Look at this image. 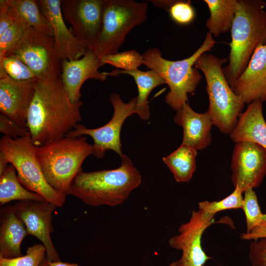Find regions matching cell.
<instances>
[{"instance_id":"ba28073f","label":"cell","mask_w":266,"mask_h":266,"mask_svg":"<svg viewBox=\"0 0 266 266\" xmlns=\"http://www.w3.org/2000/svg\"><path fill=\"white\" fill-rule=\"evenodd\" d=\"M148 4L133 0H104L102 26L94 48L98 57L118 52L127 35L145 22Z\"/></svg>"},{"instance_id":"8fae6325","label":"cell","mask_w":266,"mask_h":266,"mask_svg":"<svg viewBox=\"0 0 266 266\" xmlns=\"http://www.w3.org/2000/svg\"><path fill=\"white\" fill-rule=\"evenodd\" d=\"M61 7L72 33L93 50L102 29L104 0H61Z\"/></svg>"},{"instance_id":"4dcf8cb0","label":"cell","mask_w":266,"mask_h":266,"mask_svg":"<svg viewBox=\"0 0 266 266\" xmlns=\"http://www.w3.org/2000/svg\"><path fill=\"white\" fill-rule=\"evenodd\" d=\"M0 67L11 78L17 81L37 79L33 71L21 60L10 55H6L0 60Z\"/></svg>"},{"instance_id":"60d3db41","label":"cell","mask_w":266,"mask_h":266,"mask_svg":"<svg viewBox=\"0 0 266 266\" xmlns=\"http://www.w3.org/2000/svg\"><path fill=\"white\" fill-rule=\"evenodd\" d=\"M168 266H192L181 258L172 262Z\"/></svg>"},{"instance_id":"5bb4252c","label":"cell","mask_w":266,"mask_h":266,"mask_svg":"<svg viewBox=\"0 0 266 266\" xmlns=\"http://www.w3.org/2000/svg\"><path fill=\"white\" fill-rule=\"evenodd\" d=\"M214 217L200 209L193 210L189 221L179 227L178 234L168 240L172 248L182 252L180 258L192 266H204L211 258L202 249L201 238L214 222Z\"/></svg>"},{"instance_id":"484cf974","label":"cell","mask_w":266,"mask_h":266,"mask_svg":"<svg viewBox=\"0 0 266 266\" xmlns=\"http://www.w3.org/2000/svg\"><path fill=\"white\" fill-rule=\"evenodd\" d=\"M45 200L38 194L25 188L19 182L16 170L9 164L0 175V204L3 205L13 200Z\"/></svg>"},{"instance_id":"83f0119b","label":"cell","mask_w":266,"mask_h":266,"mask_svg":"<svg viewBox=\"0 0 266 266\" xmlns=\"http://www.w3.org/2000/svg\"><path fill=\"white\" fill-rule=\"evenodd\" d=\"M243 193L238 187L225 198L219 200L209 201L204 200L199 203V209L215 215L216 213L226 210L242 208Z\"/></svg>"},{"instance_id":"e575fe53","label":"cell","mask_w":266,"mask_h":266,"mask_svg":"<svg viewBox=\"0 0 266 266\" xmlns=\"http://www.w3.org/2000/svg\"><path fill=\"white\" fill-rule=\"evenodd\" d=\"M249 258L252 266H266V238L252 240Z\"/></svg>"},{"instance_id":"ab89813d","label":"cell","mask_w":266,"mask_h":266,"mask_svg":"<svg viewBox=\"0 0 266 266\" xmlns=\"http://www.w3.org/2000/svg\"><path fill=\"white\" fill-rule=\"evenodd\" d=\"M48 263L49 266H78L77 264L64 263L61 262L60 260L55 262L48 261Z\"/></svg>"},{"instance_id":"6da1fadb","label":"cell","mask_w":266,"mask_h":266,"mask_svg":"<svg viewBox=\"0 0 266 266\" xmlns=\"http://www.w3.org/2000/svg\"><path fill=\"white\" fill-rule=\"evenodd\" d=\"M83 102L73 103L60 77L37 80L27 117V128L36 146L62 138L82 120Z\"/></svg>"},{"instance_id":"7c38bea8","label":"cell","mask_w":266,"mask_h":266,"mask_svg":"<svg viewBox=\"0 0 266 266\" xmlns=\"http://www.w3.org/2000/svg\"><path fill=\"white\" fill-rule=\"evenodd\" d=\"M232 181L243 193L259 187L266 174V149L250 141L235 143L232 157Z\"/></svg>"},{"instance_id":"603a6c76","label":"cell","mask_w":266,"mask_h":266,"mask_svg":"<svg viewBox=\"0 0 266 266\" xmlns=\"http://www.w3.org/2000/svg\"><path fill=\"white\" fill-rule=\"evenodd\" d=\"M121 74L130 75L134 79L138 89L135 114L142 120H149L150 113L148 98L155 87L166 84L165 80L158 73L153 70L143 71L138 69L131 71L115 69L108 72V76H112Z\"/></svg>"},{"instance_id":"f35d334b","label":"cell","mask_w":266,"mask_h":266,"mask_svg":"<svg viewBox=\"0 0 266 266\" xmlns=\"http://www.w3.org/2000/svg\"><path fill=\"white\" fill-rule=\"evenodd\" d=\"M10 164L4 155L0 152V175L4 171Z\"/></svg>"},{"instance_id":"836d02e7","label":"cell","mask_w":266,"mask_h":266,"mask_svg":"<svg viewBox=\"0 0 266 266\" xmlns=\"http://www.w3.org/2000/svg\"><path fill=\"white\" fill-rule=\"evenodd\" d=\"M0 132L5 136L17 139L30 135L28 129L18 125L7 116L0 114Z\"/></svg>"},{"instance_id":"f546056e","label":"cell","mask_w":266,"mask_h":266,"mask_svg":"<svg viewBox=\"0 0 266 266\" xmlns=\"http://www.w3.org/2000/svg\"><path fill=\"white\" fill-rule=\"evenodd\" d=\"M242 209L246 222V233L250 232L261 221L263 214L258 203V198L253 189H248L244 193Z\"/></svg>"},{"instance_id":"cb8c5ba5","label":"cell","mask_w":266,"mask_h":266,"mask_svg":"<svg viewBox=\"0 0 266 266\" xmlns=\"http://www.w3.org/2000/svg\"><path fill=\"white\" fill-rule=\"evenodd\" d=\"M210 15L206 22L208 32L214 36L231 30L236 12L237 0H204Z\"/></svg>"},{"instance_id":"f1b7e54d","label":"cell","mask_w":266,"mask_h":266,"mask_svg":"<svg viewBox=\"0 0 266 266\" xmlns=\"http://www.w3.org/2000/svg\"><path fill=\"white\" fill-rule=\"evenodd\" d=\"M45 255L44 246L36 244L28 247L24 256L11 259L0 257V266H40L45 259Z\"/></svg>"},{"instance_id":"ac0fdd59","label":"cell","mask_w":266,"mask_h":266,"mask_svg":"<svg viewBox=\"0 0 266 266\" xmlns=\"http://www.w3.org/2000/svg\"><path fill=\"white\" fill-rule=\"evenodd\" d=\"M231 88L245 104L256 100L266 101V44L255 49L245 70Z\"/></svg>"},{"instance_id":"30bf717a","label":"cell","mask_w":266,"mask_h":266,"mask_svg":"<svg viewBox=\"0 0 266 266\" xmlns=\"http://www.w3.org/2000/svg\"><path fill=\"white\" fill-rule=\"evenodd\" d=\"M109 99L113 108V114L108 123L95 129H89L78 124L66 135L90 136L94 141L92 155L99 159L104 157L107 150L114 151L120 157L124 155L120 139L121 129L126 119L135 114L136 97L133 98L126 103L118 94L114 93L110 95Z\"/></svg>"},{"instance_id":"3957f363","label":"cell","mask_w":266,"mask_h":266,"mask_svg":"<svg viewBox=\"0 0 266 266\" xmlns=\"http://www.w3.org/2000/svg\"><path fill=\"white\" fill-rule=\"evenodd\" d=\"M231 32L229 64L223 70L231 87L245 70L257 47L266 44V2L237 0Z\"/></svg>"},{"instance_id":"8992f818","label":"cell","mask_w":266,"mask_h":266,"mask_svg":"<svg viewBox=\"0 0 266 266\" xmlns=\"http://www.w3.org/2000/svg\"><path fill=\"white\" fill-rule=\"evenodd\" d=\"M226 58L220 59L212 54L203 53L194 66L203 73L206 82L210 115L213 125L225 134L234 129L245 103L233 91L223 73V65Z\"/></svg>"},{"instance_id":"d4e9b609","label":"cell","mask_w":266,"mask_h":266,"mask_svg":"<svg viewBox=\"0 0 266 266\" xmlns=\"http://www.w3.org/2000/svg\"><path fill=\"white\" fill-rule=\"evenodd\" d=\"M197 150L188 145H181L168 156L163 158L178 182H188L196 169Z\"/></svg>"},{"instance_id":"d6a6232c","label":"cell","mask_w":266,"mask_h":266,"mask_svg":"<svg viewBox=\"0 0 266 266\" xmlns=\"http://www.w3.org/2000/svg\"><path fill=\"white\" fill-rule=\"evenodd\" d=\"M26 28L23 25L14 22L0 35V60L19 40Z\"/></svg>"},{"instance_id":"74e56055","label":"cell","mask_w":266,"mask_h":266,"mask_svg":"<svg viewBox=\"0 0 266 266\" xmlns=\"http://www.w3.org/2000/svg\"><path fill=\"white\" fill-rule=\"evenodd\" d=\"M175 1L176 0H151V2L156 6L165 9H168V10Z\"/></svg>"},{"instance_id":"e0dca14e","label":"cell","mask_w":266,"mask_h":266,"mask_svg":"<svg viewBox=\"0 0 266 266\" xmlns=\"http://www.w3.org/2000/svg\"><path fill=\"white\" fill-rule=\"evenodd\" d=\"M38 2L53 29L55 52L59 60H76L83 57L88 49L65 24L61 7V0H39Z\"/></svg>"},{"instance_id":"2e32d148","label":"cell","mask_w":266,"mask_h":266,"mask_svg":"<svg viewBox=\"0 0 266 266\" xmlns=\"http://www.w3.org/2000/svg\"><path fill=\"white\" fill-rule=\"evenodd\" d=\"M100 57L91 49H88L85 54L76 60H62L61 61L62 73L60 79L71 101L75 103L80 100L81 89L88 79L105 81L107 72H100L102 66Z\"/></svg>"},{"instance_id":"5b68a950","label":"cell","mask_w":266,"mask_h":266,"mask_svg":"<svg viewBox=\"0 0 266 266\" xmlns=\"http://www.w3.org/2000/svg\"><path fill=\"white\" fill-rule=\"evenodd\" d=\"M215 44L212 35L207 33L201 46L190 57L170 61L163 57L156 48L142 54L144 65L158 73L169 88L165 101L172 109L177 110L188 102V94L194 93L202 78L198 69L193 66L198 58L211 50Z\"/></svg>"},{"instance_id":"d590c367","label":"cell","mask_w":266,"mask_h":266,"mask_svg":"<svg viewBox=\"0 0 266 266\" xmlns=\"http://www.w3.org/2000/svg\"><path fill=\"white\" fill-rule=\"evenodd\" d=\"M240 238L246 240L266 238V213L263 214L261 222L250 232L241 234Z\"/></svg>"},{"instance_id":"44dd1931","label":"cell","mask_w":266,"mask_h":266,"mask_svg":"<svg viewBox=\"0 0 266 266\" xmlns=\"http://www.w3.org/2000/svg\"><path fill=\"white\" fill-rule=\"evenodd\" d=\"M27 235L26 226L12 205L3 207L0 210V257L11 259L22 256L21 244Z\"/></svg>"},{"instance_id":"ffe728a7","label":"cell","mask_w":266,"mask_h":266,"mask_svg":"<svg viewBox=\"0 0 266 266\" xmlns=\"http://www.w3.org/2000/svg\"><path fill=\"white\" fill-rule=\"evenodd\" d=\"M234 142L250 141L266 149V122L263 114V102L256 100L248 104L230 134Z\"/></svg>"},{"instance_id":"7402d4cb","label":"cell","mask_w":266,"mask_h":266,"mask_svg":"<svg viewBox=\"0 0 266 266\" xmlns=\"http://www.w3.org/2000/svg\"><path fill=\"white\" fill-rule=\"evenodd\" d=\"M8 13L14 22L53 36V31L38 0H6Z\"/></svg>"},{"instance_id":"1f68e13d","label":"cell","mask_w":266,"mask_h":266,"mask_svg":"<svg viewBox=\"0 0 266 266\" xmlns=\"http://www.w3.org/2000/svg\"><path fill=\"white\" fill-rule=\"evenodd\" d=\"M171 19L180 25H187L195 17V10L190 1L176 0L168 10Z\"/></svg>"},{"instance_id":"52a82bcc","label":"cell","mask_w":266,"mask_h":266,"mask_svg":"<svg viewBox=\"0 0 266 266\" xmlns=\"http://www.w3.org/2000/svg\"><path fill=\"white\" fill-rule=\"evenodd\" d=\"M0 152L15 167L18 180L25 188L57 207L64 205L66 196L47 182L30 135L17 139L3 136L0 140Z\"/></svg>"},{"instance_id":"7a4b0ae2","label":"cell","mask_w":266,"mask_h":266,"mask_svg":"<svg viewBox=\"0 0 266 266\" xmlns=\"http://www.w3.org/2000/svg\"><path fill=\"white\" fill-rule=\"evenodd\" d=\"M119 167L91 172L81 170L73 179L69 195L85 204L99 206L121 204L141 183V176L125 154Z\"/></svg>"},{"instance_id":"277c9868","label":"cell","mask_w":266,"mask_h":266,"mask_svg":"<svg viewBox=\"0 0 266 266\" xmlns=\"http://www.w3.org/2000/svg\"><path fill=\"white\" fill-rule=\"evenodd\" d=\"M37 158L49 185L57 191L69 195L71 184L82 170L85 160L93 153L85 136L62 138L36 146Z\"/></svg>"},{"instance_id":"4fadbf2b","label":"cell","mask_w":266,"mask_h":266,"mask_svg":"<svg viewBox=\"0 0 266 266\" xmlns=\"http://www.w3.org/2000/svg\"><path fill=\"white\" fill-rule=\"evenodd\" d=\"M58 207L46 200L18 201L12 205L15 214L24 223L28 235H32L41 242L46 249V260L60 261L59 255L51 238L54 231L52 213Z\"/></svg>"},{"instance_id":"9a60e30c","label":"cell","mask_w":266,"mask_h":266,"mask_svg":"<svg viewBox=\"0 0 266 266\" xmlns=\"http://www.w3.org/2000/svg\"><path fill=\"white\" fill-rule=\"evenodd\" d=\"M36 80L17 81L0 67V111L19 126L27 128L28 111Z\"/></svg>"},{"instance_id":"8d00e7d4","label":"cell","mask_w":266,"mask_h":266,"mask_svg":"<svg viewBox=\"0 0 266 266\" xmlns=\"http://www.w3.org/2000/svg\"><path fill=\"white\" fill-rule=\"evenodd\" d=\"M14 21L8 13L6 0H0V35L10 27Z\"/></svg>"},{"instance_id":"4316f807","label":"cell","mask_w":266,"mask_h":266,"mask_svg":"<svg viewBox=\"0 0 266 266\" xmlns=\"http://www.w3.org/2000/svg\"><path fill=\"white\" fill-rule=\"evenodd\" d=\"M100 59L103 65L108 64L126 71L137 69L145 64L142 55L134 50L118 52L103 56Z\"/></svg>"},{"instance_id":"9c48e42d","label":"cell","mask_w":266,"mask_h":266,"mask_svg":"<svg viewBox=\"0 0 266 266\" xmlns=\"http://www.w3.org/2000/svg\"><path fill=\"white\" fill-rule=\"evenodd\" d=\"M6 55L13 56L21 60L38 80L59 77L61 61L56 55L52 36L26 27L19 40Z\"/></svg>"},{"instance_id":"b9f144b4","label":"cell","mask_w":266,"mask_h":266,"mask_svg":"<svg viewBox=\"0 0 266 266\" xmlns=\"http://www.w3.org/2000/svg\"><path fill=\"white\" fill-rule=\"evenodd\" d=\"M40 266H49L47 260L46 259H44Z\"/></svg>"},{"instance_id":"d6986e66","label":"cell","mask_w":266,"mask_h":266,"mask_svg":"<svg viewBox=\"0 0 266 266\" xmlns=\"http://www.w3.org/2000/svg\"><path fill=\"white\" fill-rule=\"evenodd\" d=\"M174 120L183 128L182 144L200 150L211 143L210 131L213 125L207 111L198 113L187 102L176 110Z\"/></svg>"}]
</instances>
